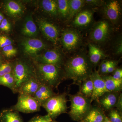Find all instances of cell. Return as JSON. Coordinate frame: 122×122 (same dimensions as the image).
<instances>
[{
  "instance_id": "cell-19",
  "label": "cell",
  "mask_w": 122,
  "mask_h": 122,
  "mask_svg": "<svg viewBox=\"0 0 122 122\" xmlns=\"http://www.w3.org/2000/svg\"><path fill=\"white\" fill-rule=\"evenodd\" d=\"M106 93L100 99V103L105 109L109 110L116 105L118 99L117 95L114 93Z\"/></svg>"
},
{
  "instance_id": "cell-28",
  "label": "cell",
  "mask_w": 122,
  "mask_h": 122,
  "mask_svg": "<svg viewBox=\"0 0 122 122\" xmlns=\"http://www.w3.org/2000/svg\"><path fill=\"white\" fill-rule=\"evenodd\" d=\"M84 81L81 89V93L86 96L91 97L93 91V81L90 76Z\"/></svg>"
},
{
  "instance_id": "cell-33",
  "label": "cell",
  "mask_w": 122,
  "mask_h": 122,
  "mask_svg": "<svg viewBox=\"0 0 122 122\" xmlns=\"http://www.w3.org/2000/svg\"><path fill=\"white\" fill-rule=\"evenodd\" d=\"M12 44V41L8 37L4 35L0 36V48H2Z\"/></svg>"
},
{
  "instance_id": "cell-16",
  "label": "cell",
  "mask_w": 122,
  "mask_h": 122,
  "mask_svg": "<svg viewBox=\"0 0 122 122\" xmlns=\"http://www.w3.org/2000/svg\"><path fill=\"white\" fill-rule=\"evenodd\" d=\"M75 17L73 24L77 27H83L91 22L93 12L90 10H85L79 12Z\"/></svg>"
},
{
  "instance_id": "cell-34",
  "label": "cell",
  "mask_w": 122,
  "mask_h": 122,
  "mask_svg": "<svg viewBox=\"0 0 122 122\" xmlns=\"http://www.w3.org/2000/svg\"><path fill=\"white\" fill-rule=\"evenodd\" d=\"M11 25L8 20L4 18L0 24V29L5 32H9L11 30Z\"/></svg>"
},
{
  "instance_id": "cell-32",
  "label": "cell",
  "mask_w": 122,
  "mask_h": 122,
  "mask_svg": "<svg viewBox=\"0 0 122 122\" xmlns=\"http://www.w3.org/2000/svg\"><path fill=\"white\" fill-rule=\"evenodd\" d=\"M107 118L111 122H122V116L118 111L115 110L111 111Z\"/></svg>"
},
{
  "instance_id": "cell-3",
  "label": "cell",
  "mask_w": 122,
  "mask_h": 122,
  "mask_svg": "<svg viewBox=\"0 0 122 122\" xmlns=\"http://www.w3.org/2000/svg\"><path fill=\"white\" fill-rule=\"evenodd\" d=\"M71 109L69 114L72 120L80 122L88 113L91 109L90 102L80 94L70 95Z\"/></svg>"
},
{
  "instance_id": "cell-15",
  "label": "cell",
  "mask_w": 122,
  "mask_h": 122,
  "mask_svg": "<svg viewBox=\"0 0 122 122\" xmlns=\"http://www.w3.org/2000/svg\"><path fill=\"white\" fill-rule=\"evenodd\" d=\"M56 94L51 87L41 84L38 89L33 96L41 103V106L46 100Z\"/></svg>"
},
{
  "instance_id": "cell-22",
  "label": "cell",
  "mask_w": 122,
  "mask_h": 122,
  "mask_svg": "<svg viewBox=\"0 0 122 122\" xmlns=\"http://www.w3.org/2000/svg\"><path fill=\"white\" fill-rule=\"evenodd\" d=\"M69 2V9L68 20H70L80 12L85 2V0H70Z\"/></svg>"
},
{
  "instance_id": "cell-36",
  "label": "cell",
  "mask_w": 122,
  "mask_h": 122,
  "mask_svg": "<svg viewBox=\"0 0 122 122\" xmlns=\"http://www.w3.org/2000/svg\"><path fill=\"white\" fill-rule=\"evenodd\" d=\"M113 78L116 80L122 79V70L121 69H117L114 71V73L112 76Z\"/></svg>"
},
{
  "instance_id": "cell-35",
  "label": "cell",
  "mask_w": 122,
  "mask_h": 122,
  "mask_svg": "<svg viewBox=\"0 0 122 122\" xmlns=\"http://www.w3.org/2000/svg\"><path fill=\"white\" fill-rule=\"evenodd\" d=\"M111 61H106L103 62L100 66V70L101 72L103 73H107V69Z\"/></svg>"
},
{
  "instance_id": "cell-17",
  "label": "cell",
  "mask_w": 122,
  "mask_h": 122,
  "mask_svg": "<svg viewBox=\"0 0 122 122\" xmlns=\"http://www.w3.org/2000/svg\"><path fill=\"white\" fill-rule=\"evenodd\" d=\"M0 122H24L19 112L10 108L0 113Z\"/></svg>"
},
{
  "instance_id": "cell-27",
  "label": "cell",
  "mask_w": 122,
  "mask_h": 122,
  "mask_svg": "<svg viewBox=\"0 0 122 122\" xmlns=\"http://www.w3.org/2000/svg\"><path fill=\"white\" fill-rule=\"evenodd\" d=\"M58 12L63 18L68 19L69 14V2L67 0L57 1Z\"/></svg>"
},
{
  "instance_id": "cell-30",
  "label": "cell",
  "mask_w": 122,
  "mask_h": 122,
  "mask_svg": "<svg viewBox=\"0 0 122 122\" xmlns=\"http://www.w3.org/2000/svg\"><path fill=\"white\" fill-rule=\"evenodd\" d=\"M2 52L5 56L8 58L15 56L17 53V50L12 45L6 46L2 48Z\"/></svg>"
},
{
  "instance_id": "cell-11",
  "label": "cell",
  "mask_w": 122,
  "mask_h": 122,
  "mask_svg": "<svg viewBox=\"0 0 122 122\" xmlns=\"http://www.w3.org/2000/svg\"><path fill=\"white\" fill-rule=\"evenodd\" d=\"M23 47L25 52L30 55H34L45 47L43 42L40 39L30 38L24 41Z\"/></svg>"
},
{
  "instance_id": "cell-14",
  "label": "cell",
  "mask_w": 122,
  "mask_h": 122,
  "mask_svg": "<svg viewBox=\"0 0 122 122\" xmlns=\"http://www.w3.org/2000/svg\"><path fill=\"white\" fill-rule=\"evenodd\" d=\"M41 63L53 65L59 67L62 62V58L59 53L55 50L47 51L40 58Z\"/></svg>"
},
{
  "instance_id": "cell-12",
  "label": "cell",
  "mask_w": 122,
  "mask_h": 122,
  "mask_svg": "<svg viewBox=\"0 0 122 122\" xmlns=\"http://www.w3.org/2000/svg\"><path fill=\"white\" fill-rule=\"evenodd\" d=\"M41 84L36 77H33L21 86L18 93L19 94L33 96L38 89Z\"/></svg>"
},
{
  "instance_id": "cell-37",
  "label": "cell",
  "mask_w": 122,
  "mask_h": 122,
  "mask_svg": "<svg viewBox=\"0 0 122 122\" xmlns=\"http://www.w3.org/2000/svg\"><path fill=\"white\" fill-rule=\"evenodd\" d=\"M116 63L113 61H111V63L110 64L107 69V73H111L114 72L115 70Z\"/></svg>"
},
{
  "instance_id": "cell-4",
  "label": "cell",
  "mask_w": 122,
  "mask_h": 122,
  "mask_svg": "<svg viewBox=\"0 0 122 122\" xmlns=\"http://www.w3.org/2000/svg\"><path fill=\"white\" fill-rule=\"evenodd\" d=\"M31 66L27 62L18 61L14 63L13 73L15 80V85L12 92H18L23 84L30 79L36 77V73Z\"/></svg>"
},
{
  "instance_id": "cell-10",
  "label": "cell",
  "mask_w": 122,
  "mask_h": 122,
  "mask_svg": "<svg viewBox=\"0 0 122 122\" xmlns=\"http://www.w3.org/2000/svg\"><path fill=\"white\" fill-rule=\"evenodd\" d=\"M39 26L44 35L53 44H58L59 41V31L56 26L47 21L41 20Z\"/></svg>"
},
{
  "instance_id": "cell-42",
  "label": "cell",
  "mask_w": 122,
  "mask_h": 122,
  "mask_svg": "<svg viewBox=\"0 0 122 122\" xmlns=\"http://www.w3.org/2000/svg\"><path fill=\"white\" fill-rule=\"evenodd\" d=\"M1 57L0 56V62H1Z\"/></svg>"
},
{
  "instance_id": "cell-7",
  "label": "cell",
  "mask_w": 122,
  "mask_h": 122,
  "mask_svg": "<svg viewBox=\"0 0 122 122\" xmlns=\"http://www.w3.org/2000/svg\"><path fill=\"white\" fill-rule=\"evenodd\" d=\"M61 40L64 48L69 51L77 47L81 41L79 34L76 30H72L65 31L62 33Z\"/></svg>"
},
{
  "instance_id": "cell-13",
  "label": "cell",
  "mask_w": 122,
  "mask_h": 122,
  "mask_svg": "<svg viewBox=\"0 0 122 122\" xmlns=\"http://www.w3.org/2000/svg\"><path fill=\"white\" fill-rule=\"evenodd\" d=\"M105 13L107 17L113 22L117 21L120 13V4L118 1H110L106 5Z\"/></svg>"
},
{
  "instance_id": "cell-6",
  "label": "cell",
  "mask_w": 122,
  "mask_h": 122,
  "mask_svg": "<svg viewBox=\"0 0 122 122\" xmlns=\"http://www.w3.org/2000/svg\"><path fill=\"white\" fill-rule=\"evenodd\" d=\"M41 105L32 96L18 95L17 102L10 109L24 113H30L39 111Z\"/></svg>"
},
{
  "instance_id": "cell-1",
  "label": "cell",
  "mask_w": 122,
  "mask_h": 122,
  "mask_svg": "<svg viewBox=\"0 0 122 122\" xmlns=\"http://www.w3.org/2000/svg\"><path fill=\"white\" fill-rule=\"evenodd\" d=\"M65 70L67 76L77 83L85 81L91 74L89 61L82 55H77L69 59L66 63Z\"/></svg>"
},
{
  "instance_id": "cell-26",
  "label": "cell",
  "mask_w": 122,
  "mask_h": 122,
  "mask_svg": "<svg viewBox=\"0 0 122 122\" xmlns=\"http://www.w3.org/2000/svg\"><path fill=\"white\" fill-rule=\"evenodd\" d=\"M15 85V78L13 72L0 77V85L8 87L12 91Z\"/></svg>"
},
{
  "instance_id": "cell-5",
  "label": "cell",
  "mask_w": 122,
  "mask_h": 122,
  "mask_svg": "<svg viewBox=\"0 0 122 122\" xmlns=\"http://www.w3.org/2000/svg\"><path fill=\"white\" fill-rule=\"evenodd\" d=\"M53 120L60 115L66 113L67 99L65 94H56L46 100L41 105Z\"/></svg>"
},
{
  "instance_id": "cell-43",
  "label": "cell",
  "mask_w": 122,
  "mask_h": 122,
  "mask_svg": "<svg viewBox=\"0 0 122 122\" xmlns=\"http://www.w3.org/2000/svg\"><path fill=\"white\" fill-rule=\"evenodd\" d=\"M53 122H57L56 121V120H53Z\"/></svg>"
},
{
  "instance_id": "cell-31",
  "label": "cell",
  "mask_w": 122,
  "mask_h": 122,
  "mask_svg": "<svg viewBox=\"0 0 122 122\" xmlns=\"http://www.w3.org/2000/svg\"><path fill=\"white\" fill-rule=\"evenodd\" d=\"M53 121L50 116L47 114L44 116H34L28 122H53Z\"/></svg>"
},
{
  "instance_id": "cell-8",
  "label": "cell",
  "mask_w": 122,
  "mask_h": 122,
  "mask_svg": "<svg viewBox=\"0 0 122 122\" xmlns=\"http://www.w3.org/2000/svg\"><path fill=\"white\" fill-rule=\"evenodd\" d=\"M93 84V91L92 100L97 99L105 94L109 92L106 88L104 80L97 72L92 73L90 76Z\"/></svg>"
},
{
  "instance_id": "cell-38",
  "label": "cell",
  "mask_w": 122,
  "mask_h": 122,
  "mask_svg": "<svg viewBox=\"0 0 122 122\" xmlns=\"http://www.w3.org/2000/svg\"><path fill=\"white\" fill-rule=\"evenodd\" d=\"M122 95L121 94L118 98L117 102L116 104L117 107L120 111H122Z\"/></svg>"
},
{
  "instance_id": "cell-44",
  "label": "cell",
  "mask_w": 122,
  "mask_h": 122,
  "mask_svg": "<svg viewBox=\"0 0 122 122\" xmlns=\"http://www.w3.org/2000/svg\"></svg>"
},
{
  "instance_id": "cell-21",
  "label": "cell",
  "mask_w": 122,
  "mask_h": 122,
  "mask_svg": "<svg viewBox=\"0 0 122 122\" xmlns=\"http://www.w3.org/2000/svg\"><path fill=\"white\" fill-rule=\"evenodd\" d=\"M107 89L109 92L119 91L122 87V79L116 80L111 76L102 77Z\"/></svg>"
},
{
  "instance_id": "cell-25",
  "label": "cell",
  "mask_w": 122,
  "mask_h": 122,
  "mask_svg": "<svg viewBox=\"0 0 122 122\" xmlns=\"http://www.w3.org/2000/svg\"><path fill=\"white\" fill-rule=\"evenodd\" d=\"M5 8L9 14L12 16H17L22 12V8L20 5L13 1H8L5 5Z\"/></svg>"
},
{
  "instance_id": "cell-24",
  "label": "cell",
  "mask_w": 122,
  "mask_h": 122,
  "mask_svg": "<svg viewBox=\"0 0 122 122\" xmlns=\"http://www.w3.org/2000/svg\"><path fill=\"white\" fill-rule=\"evenodd\" d=\"M42 5L44 10L53 16H57L58 14L57 1L53 0H44Z\"/></svg>"
},
{
  "instance_id": "cell-40",
  "label": "cell",
  "mask_w": 122,
  "mask_h": 122,
  "mask_svg": "<svg viewBox=\"0 0 122 122\" xmlns=\"http://www.w3.org/2000/svg\"><path fill=\"white\" fill-rule=\"evenodd\" d=\"M4 16H3L2 14L0 12V24H1V21H2V20H4Z\"/></svg>"
},
{
  "instance_id": "cell-20",
  "label": "cell",
  "mask_w": 122,
  "mask_h": 122,
  "mask_svg": "<svg viewBox=\"0 0 122 122\" xmlns=\"http://www.w3.org/2000/svg\"><path fill=\"white\" fill-rule=\"evenodd\" d=\"M90 61L91 63L96 65L105 55L98 47L92 44L89 45Z\"/></svg>"
},
{
  "instance_id": "cell-41",
  "label": "cell",
  "mask_w": 122,
  "mask_h": 122,
  "mask_svg": "<svg viewBox=\"0 0 122 122\" xmlns=\"http://www.w3.org/2000/svg\"><path fill=\"white\" fill-rule=\"evenodd\" d=\"M111 122L110 121V120H109L108 118H107V117H106V118H105V120H104V122Z\"/></svg>"
},
{
  "instance_id": "cell-9",
  "label": "cell",
  "mask_w": 122,
  "mask_h": 122,
  "mask_svg": "<svg viewBox=\"0 0 122 122\" xmlns=\"http://www.w3.org/2000/svg\"><path fill=\"white\" fill-rule=\"evenodd\" d=\"M109 23L107 21H102L98 22L92 32V39L96 42L104 41L109 35Z\"/></svg>"
},
{
  "instance_id": "cell-2",
  "label": "cell",
  "mask_w": 122,
  "mask_h": 122,
  "mask_svg": "<svg viewBox=\"0 0 122 122\" xmlns=\"http://www.w3.org/2000/svg\"><path fill=\"white\" fill-rule=\"evenodd\" d=\"M36 77L41 84L52 89L57 88L62 80L59 67L50 64L38 63Z\"/></svg>"
},
{
  "instance_id": "cell-23",
  "label": "cell",
  "mask_w": 122,
  "mask_h": 122,
  "mask_svg": "<svg viewBox=\"0 0 122 122\" xmlns=\"http://www.w3.org/2000/svg\"><path fill=\"white\" fill-rule=\"evenodd\" d=\"M22 31L23 34L28 36H33L37 34V27L31 18H28L26 21Z\"/></svg>"
},
{
  "instance_id": "cell-18",
  "label": "cell",
  "mask_w": 122,
  "mask_h": 122,
  "mask_svg": "<svg viewBox=\"0 0 122 122\" xmlns=\"http://www.w3.org/2000/svg\"><path fill=\"white\" fill-rule=\"evenodd\" d=\"M106 116L102 111L97 108L91 109L81 122H103Z\"/></svg>"
},
{
  "instance_id": "cell-39",
  "label": "cell",
  "mask_w": 122,
  "mask_h": 122,
  "mask_svg": "<svg viewBox=\"0 0 122 122\" xmlns=\"http://www.w3.org/2000/svg\"><path fill=\"white\" fill-rule=\"evenodd\" d=\"M85 2L89 3L91 4H93L97 5V4H99V2H100V1L98 0H85Z\"/></svg>"
},
{
  "instance_id": "cell-29",
  "label": "cell",
  "mask_w": 122,
  "mask_h": 122,
  "mask_svg": "<svg viewBox=\"0 0 122 122\" xmlns=\"http://www.w3.org/2000/svg\"><path fill=\"white\" fill-rule=\"evenodd\" d=\"M14 65L9 62H0V77L12 73Z\"/></svg>"
}]
</instances>
